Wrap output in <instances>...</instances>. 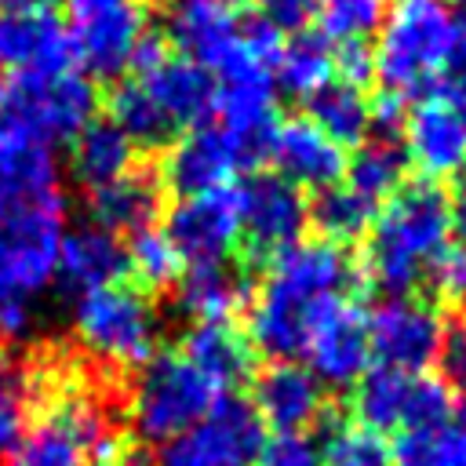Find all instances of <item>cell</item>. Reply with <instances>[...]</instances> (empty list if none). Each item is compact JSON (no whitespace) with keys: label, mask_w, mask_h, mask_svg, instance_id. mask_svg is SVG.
<instances>
[{"label":"cell","mask_w":466,"mask_h":466,"mask_svg":"<svg viewBox=\"0 0 466 466\" xmlns=\"http://www.w3.org/2000/svg\"><path fill=\"white\" fill-rule=\"evenodd\" d=\"M346 186L375 211L404 186V153L393 142H364L346 167Z\"/></svg>","instance_id":"1f68e13d"},{"label":"cell","mask_w":466,"mask_h":466,"mask_svg":"<svg viewBox=\"0 0 466 466\" xmlns=\"http://www.w3.org/2000/svg\"><path fill=\"white\" fill-rule=\"evenodd\" d=\"M426 280L433 284L437 295L444 299H462L466 295V251L462 248H448L426 273Z\"/></svg>","instance_id":"ab89813d"},{"label":"cell","mask_w":466,"mask_h":466,"mask_svg":"<svg viewBox=\"0 0 466 466\" xmlns=\"http://www.w3.org/2000/svg\"><path fill=\"white\" fill-rule=\"evenodd\" d=\"M266 441L262 419L251 400L222 393L211 411L186 433L157 448V466H251Z\"/></svg>","instance_id":"8fae6325"},{"label":"cell","mask_w":466,"mask_h":466,"mask_svg":"<svg viewBox=\"0 0 466 466\" xmlns=\"http://www.w3.org/2000/svg\"><path fill=\"white\" fill-rule=\"evenodd\" d=\"M255 4L262 11V22H269L277 33L280 29H291V33L306 29V22L317 11V0H255Z\"/></svg>","instance_id":"60d3db41"},{"label":"cell","mask_w":466,"mask_h":466,"mask_svg":"<svg viewBox=\"0 0 466 466\" xmlns=\"http://www.w3.org/2000/svg\"><path fill=\"white\" fill-rule=\"evenodd\" d=\"M131 69H138L135 80L142 84V91L153 98V106L164 113V120L175 131L186 124L200 127L211 116L215 98H218L215 76L182 55H167L160 40L149 36Z\"/></svg>","instance_id":"4fadbf2b"},{"label":"cell","mask_w":466,"mask_h":466,"mask_svg":"<svg viewBox=\"0 0 466 466\" xmlns=\"http://www.w3.org/2000/svg\"><path fill=\"white\" fill-rule=\"evenodd\" d=\"M393 466H466V404H455L433 430L400 433Z\"/></svg>","instance_id":"4dcf8cb0"},{"label":"cell","mask_w":466,"mask_h":466,"mask_svg":"<svg viewBox=\"0 0 466 466\" xmlns=\"http://www.w3.org/2000/svg\"><path fill=\"white\" fill-rule=\"evenodd\" d=\"M95 120V87L84 73H15L0 87V135L33 146L73 142Z\"/></svg>","instance_id":"5b68a950"},{"label":"cell","mask_w":466,"mask_h":466,"mask_svg":"<svg viewBox=\"0 0 466 466\" xmlns=\"http://www.w3.org/2000/svg\"><path fill=\"white\" fill-rule=\"evenodd\" d=\"M266 153L273 157L277 171L291 186H313L317 193L335 186L346 171V149H339L320 127L306 116H291L273 127Z\"/></svg>","instance_id":"d6986e66"},{"label":"cell","mask_w":466,"mask_h":466,"mask_svg":"<svg viewBox=\"0 0 466 466\" xmlns=\"http://www.w3.org/2000/svg\"><path fill=\"white\" fill-rule=\"evenodd\" d=\"M175 284L178 309L197 324H229L248 295L244 277L229 262H197Z\"/></svg>","instance_id":"d4e9b609"},{"label":"cell","mask_w":466,"mask_h":466,"mask_svg":"<svg viewBox=\"0 0 466 466\" xmlns=\"http://www.w3.org/2000/svg\"><path fill=\"white\" fill-rule=\"evenodd\" d=\"M451 229H459V237H462V244H466V178H462L459 197H455V204H451ZM462 251H466V248H462Z\"/></svg>","instance_id":"bcb514c9"},{"label":"cell","mask_w":466,"mask_h":466,"mask_svg":"<svg viewBox=\"0 0 466 466\" xmlns=\"http://www.w3.org/2000/svg\"><path fill=\"white\" fill-rule=\"evenodd\" d=\"M124 251H127V269L149 288H167L182 277V255L175 251L164 229L149 226V229L131 233V248Z\"/></svg>","instance_id":"d590c367"},{"label":"cell","mask_w":466,"mask_h":466,"mask_svg":"<svg viewBox=\"0 0 466 466\" xmlns=\"http://www.w3.org/2000/svg\"><path fill=\"white\" fill-rule=\"evenodd\" d=\"M66 237L62 193L0 204V302H36L58 273Z\"/></svg>","instance_id":"8992f818"},{"label":"cell","mask_w":466,"mask_h":466,"mask_svg":"<svg viewBox=\"0 0 466 466\" xmlns=\"http://www.w3.org/2000/svg\"><path fill=\"white\" fill-rule=\"evenodd\" d=\"M73 331L91 357L116 368H142L157 353L160 317L149 295L127 284H109L76 295Z\"/></svg>","instance_id":"52a82bcc"},{"label":"cell","mask_w":466,"mask_h":466,"mask_svg":"<svg viewBox=\"0 0 466 466\" xmlns=\"http://www.w3.org/2000/svg\"><path fill=\"white\" fill-rule=\"evenodd\" d=\"M451 200L433 182H404L371 218L364 277L386 299L411 295L430 266L451 248Z\"/></svg>","instance_id":"7a4b0ae2"},{"label":"cell","mask_w":466,"mask_h":466,"mask_svg":"<svg viewBox=\"0 0 466 466\" xmlns=\"http://www.w3.org/2000/svg\"><path fill=\"white\" fill-rule=\"evenodd\" d=\"M309 357V375L320 386H357L364 371L371 368V346H368V324L364 313L339 299L335 306L324 309V317L313 324L306 350Z\"/></svg>","instance_id":"ac0fdd59"},{"label":"cell","mask_w":466,"mask_h":466,"mask_svg":"<svg viewBox=\"0 0 466 466\" xmlns=\"http://www.w3.org/2000/svg\"><path fill=\"white\" fill-rule=\"evenodd\" d=\"M47 0H0V11H29V7H44Z\"/></svg>","instance_id":"7dc6e473"},{"label":"cell","mask_w":466,"mask_h":466,"mask_svg":"<svg viewBox=\"0 0 466 466\" xmlns=\"http://www.w3.org/2000/svg\"><path fill=\"white\" fill-rule=\"evenodd\" d=\"M455 18H459V36H455V51L448 62V80H451V102L466 113V0H451Z\"/></svg>","instance_id":"7bdbcfd3"},{"label":"cell","mask_w":466,"mask_h":466,"mask_svg":"<svg viewBox=\"0 0 466 466\" xmlns=\"http://www.w3.org/2000/svg\"><path fill=\"white\" fill-rule=\"evenodd\" d=\"M25 397L29 371L15 360H0V459H7L25 433Z\"/></svg>","instance_id":"74e56055"},{"label":"cell","mask_w":466,"mask_h":466,"mask_svg":"<svg viewBox=\"0 0 466 466\" xmlns=\"http://www.w3.org/2000/svg\"><path fill=\"white\" fill-rule=\"evenodd\" d=\"M135 164V142L113 124V120H91L69 149V167L73 178L80 186H87L91 193L124 178Z\"/></svg>","instance_id":"484cf974"},{"label":"cell","mask_w":466,"mask_h":466,"mask_svg":"<svg viewBox=\"0 0 466 466\" xmlns=\"http://www.w3.org/2000/svg\"><path fill=\"white\" fill-rule=\"evenodd\" d=\"M218 393H229L251 375V346L233 324H193L178 350Z\"/></svg>","instance_id":"cb8c5ba5"},{"label":"cell","mask_w":466,"mask_h":466,"mask_svg":"<svg viewBox=\"0 0 466 466\" xmlns=\"http://www.w3.org/2000/svg\"><path fill=\"white\" fill-rule=\"evenodd\" d=\"M364 324H368V346L379 368H393L408 375H422L437 360L448 331L441 313L419 295L382 299L364 317Z\"/></svg>","instance_id":"7c38bea8"},{"label":"cell","mask_w":466,"mask_h":466,"mask_svg":"<svg viewBox=\"0 0 466 466\" xmlns=\"http://www.w3.org/2000/svg\"><path fill=\"white\" fill-rule=\"evenodd\" d=\"M58 189V160L51 149L15 135H0V204L33 200Z\"/></svg>","instance_id":"83f0119b"},{"label":"cell","mask_w":466,"mask_h":466,"mask_svg":"<svg viewBox=\"0 0 466 466\" xmlns=\"http://www.w3.org/2000/svg\"><path fill=\"white\" fill-rule=\"evenodd\" d=\"M164 233L175 244V251L182 255V262L189 258V266H197V262H226V255L240 240L237 189L226 186V189L182 197L167 211Z\"/></svg>","instance_id":"e0dca14e"},{"label":"cell","mask_w":466,"mask_h":466,"mask_svg":"<svg viewBox=\"0 0 466 466\" xmlns=\"http://www.w3.org/2000/svg\"><path fill=\"white\" fill-rule=\"evenodd\" d=\"M350 284V258L328 240H299L280 251L248 309V331L258 353L291 360L306 350L313 324Z\"/></svg>","instance_id":"6da1fadb"},{"label":"cell","mask_w":466,"mask_h":466,"mask_svg":"<svg viewBox=\"0 0 466 466\" xmlns=\"http://www.w3.org/2000/svg\"><path fill=\"white\" fill-rule=\"evenodd\" d=\"M459 36L451 0H397L379 25L371 66L390 95H433Z\"/></svg>","instance_id":"3957f363"},{"label":"cell","mask_w":466,"mask_h":466,"mask_svg":"<svg viewBox=\"0 0 466 466\" xmlns=\"http://www.w3.org/2000/svg\"><path fill=\"white\" fill-rule=\"evenodd\" d=\"M91 211H95V226L109 233L149 229L153 215L160 211V182L146 171H127L124 178L91 193Z\"/></svg>","instance_id":"4316f807"},{"label":"cell","mask_w":466,"mask_h":466,"mask_svg":"<svg viewBox=\"0 0 466 466\" xmlns=\"http://www.w3.org/2000/svg\"><path fill=\"white\" fill-rule=\"evenodd\" d=\"M113 466H116V462H113Z\"/></svg>","instance_id":"681fc988"},{"label":"cell","mask_w":466,"mask_h":466,"mask_svg":"<svg viewBox=\"0 0 466 466\" xmlns=\"http://www.w3.org/2000/svg\"><path fill=\"white\" fill-rule=\"evenodd\" d=\"M360 426L375 433H419L451 415V390L433 375H408L393 368H368L353 397Z\"/></svg>","instance_id":"30bf717a"},{"label":"cell","mask_w":466,"mask_h":466,"mask_svg":"<svg viewBox=\"0 0 466 466\" xmlns=\"http://www.w3.org/2000/svg\"><path fill=\"white\" fill-rule=\"evenodd\" d=\"M36 331V306L33 302H0V339L25 342Z\"/></svg>","instance_id":"ee69618b"},{"label":"cell","mask_w":466,"mask_h":466,"mask_svg":"<svg viewBox=\"0 0 466 466\" xmlns=\"http://www.w3.org/2000/svg\"><path fill=\"white\" fill-rule=\"evenodd\" d=\"M309 218L320 229V240H328V244L339 248V244L360 237L371 226L375 208L368 200H360L346 182L342 186L335 182V186H328V189L317 193V200L309 204Z\"/></svg>","instance_id":"d6a6232c"},{"label":"cell","mask_w":466,"mask_h":466,"mask_svg":"<svg viewBox=\"0 0 466 466\" xmlns=\"http://www.w3.org/2000/svg\"><path fill=\"white\" fill-rule=\"evenodd\" d=\"M437 364L444 371V386H466V328H448Z\"/></svg>","instance_id":"b9f144b4"},{"label":"cell","mask_w":466,"mask_h":466,"mask_svg":"<svg viewBox=\"0 0 466 466\" xmlns=\"http://www.w3.org/2000/svg\"><path fill=\"white\" fill-rule=\"evenodd\" d=\"M66 36L73 58L102 80L127 73L149 40L146 0H66Z\"/></svg>","instance_id":"9c48e42d"},{"label":"cell","mask_w":466,"mask_h":466,"mask_svg":"<svg viewBox=\"0 0 466 466\" xmlns=\"http://www.w3.org/2000/svg\"><path fill=\"white\" fill-rule=\"evenodd\" d=\"M7 466H87V437L66 397H55L47 415L18 437Z\"/></svg>","instance_id":"603a6c76"},{"label":"cell","mask_w":466,"mask_h":466,"mask_svg":"<svg viewBox=\"0 0 466 466\" xmlns=\"http://www.w3.org/2000/svg\"><path fill=\"white\" fill-rule=\"evenodd\" d=\"M313 127H320L339 149L346 146H360L371 131V102L357 84L346 80H331L328 87H320L309 98V116Z\"/></svg>","instance_id":"f1b7e54d"},{"label":"cell","mask_w":466,"mask_h":466,"mask_svg":"<svg viewBox=\"0 0 466 466\" xmlns=\"http://www.w3.org/2000/svg\"><path fill=\"white\" fill-rule=\"evenodd\" d=\"M320 466H393V448L360 422H339L320 448Z\"/></svg>","instance_id":"e575fe53"},{"label":"cell","mask_w":466,"mask_h":466,"mask_svg":"<svg viewBox=\"0 0 466 466\" xmlns=\"http://www.w3.org/2000/svg\"><path fill=\"white\" fill-rule=\"evenodd\" d=\"M251 160L258 157L233 131H226L222 124H200L167 149L164 182L182 197H197V193L226 189L233 175Z\"/></svg>","instance_id":"9a60e30c"},{"label":"cell","mask_w":466,"mask_h":466,"mask_svg":"<svg viewBox=\"0 0 466 466\" xmlns=\"http://www.w3.org/2000/svg\"><path fill=\"white\" fill-rule=\"evenodd\" d=\"M109 120L135 142V146H160L175 135V127L164 120V113L153 106V98L142 91V84L131 76L124 80L109 98Z\"/></svg>","instance_id":"836d02e7"},{"label":"cell","mask_w":466,"mask_h":466,"mask_svg":"<svg viewBox=\"0 0 466 466\" xmlns=\"http://www.w3.org/2000/svg\"><path fill=\"white\" fill-rule=\"evenodd\" d=\"M404 157L426 182L466 175V113L448 95H426L404 116Z\"/></svg>","instance_id":"2e32d148"},{"label":"cell","mask_w":466,"mask_h":466,"mask_svg":"<svg viewBox=\"0 0 466 466\" xmlns=\"http://www.w3.org/2000/svg\"><path fill=\"white\" fill-rule=\"evenodd\" d=\"M124 273H127V251L116 233L102 226H76L73 233L62 237L55 277L69 291L84 295L95 288H109V284H120Z\"/></svg>","instance_id":"7402d4cb"},{"label":"cell","mask_w":466,"mask_h":466,"mask_svg":"<svg viewBox=\"0 0 466 466\" xmlns=\"http://www.w3.org/2000/svg\"><path fill=\"white\" fill-rule=\"evenodd\" d=\"M240 211V237L248 240L251 255H280L302 240L309 222V204L302 200L299 186L284 182L280 175H255L237 189Z\"/></svg>","instance_id":"5bb4252c"},{"label":"cell","mask_w":466,"mask_h":466,"mask_svg":"<svg viewBox=\"0 0 466 466\" xmlns=\"http://www.w3.org/2000/svg\"><path fill=\"white\" fill-rule=\"evenodd\" d=\"M251 466H320V448L306 433L266 437Z\"/></svg>","instance_id":"f35d334b"},{"label":"cell","mask_w":466,"mask_h":466,"mask_svg":"<svg viewBox=\"0 0 466 466\" xmlns=\"http://www.w3.org/2000/svg\"><path fill=\"white\" fill-rule=\"evenodd\" d=\"M218 4H233V0H218Z\"/></svg>","instance_id":"c3c4849f"},{"label":"cell","mask_w":466,"mask_h":466,"mask_svg":"<svg viewBox=\"0 0 466 466\" xmlns=\"http://www.w3.org/2000/svg\"><path fill=\"white\" fill-rule=\"evenodd\" d=\"M313 15L320 18L324 40L364 44V36L382 25L386 0H317Z\"/></svg>","instance_id":"8d00e7d4"},{"label":"cell","mask_w":466,"mask_h":466,"mask_svg":"<svg viewBox=\"0 0 466 466\" xmlns=\"http://www.w3.org/2000/svg\"><path fill=\"white\" fill-rule=\"evenodd\" d=\"M73 51L66 25L44 11H0V66L15 73H58L69 69Z\"/></svg>","instance_id":"ffe728a7"},{"label":"cell","mask_w":466,"mask_h":466,"mask_svg":"<svg viewBox=\"0 0 466 466\" xmlns=\"http://www.w3.org/2000/svg\"><path fill=\"white\" fill-rule=\"evenodd\" d=\"M218 397L222 393L178 350L153 353L135 379L131 430L138 441L164 444L200 422Z\"/></svg>","instance_id":"ba28073f"},{"label":"cell","mask_w":466,"mask_h":466,"mask_svg":"<svg viewBox=\"0 0 466 466\" xmlns=\"http://www.w3.org/2000/svg\"><path fill=\"white\" fill-rule=\"evenodd\" d=\"M335 69L346 73V84H357V87H360V80L375 73L371 51H368L364 44H342V47L335 51Z\"/></svg>","instance_id":"f6af8a7d"},{"label":"cell","mask_w":466,"mask_h":466,"mask_svg":"<svg viewBox=\"0 0 466 466\" xmlns=\"http://www.w3.org/2000/svg\"><path fill=\"white\" fill-rule=\"evenodd\" d=\"M335 73V51L317 33H295L288 44H280V55L273 62V76L288 95L313 98L320 87L331 84Z\"/></svg>","instance_id":"f546056e"},{"label":"cell","mask_w":466,"mask_h":466,"mask_svg":"<svg viewBox=\"0 0 466 466\" xmlns=\"http://www.w3.org/2000/svg\"><path fill=\"white\" fill-rule=\"evenodd\" d=\"M262 422L277 426V433H302L324 411V390L309 375V368L295 360H277L255 379V400Z\"/></svg>","instance_id":"44dd1931"},{"label":"cell","mask_w":466,"mask_h":466,"mask_svg":"<svg viewBox=\"0 0 466 466\" xmlns=\"http://www.w3.org/2000/svg\"><path fill=\"white\" fill-rule=\"evenodd\" d=\"M167 33L182 58L197 62L211 76H226L240 66H269L280 55V33L262 18H237L229 4L218 0H175L167 15Z\"/></svg>","instance_id":"277c9868"}]
</instances>
